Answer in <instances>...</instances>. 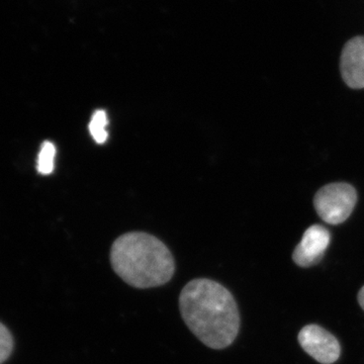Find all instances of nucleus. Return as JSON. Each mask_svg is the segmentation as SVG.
<instances>
[{"label": "nucleus", "mask_w": 364, "mask_h": 364, "mask_svg": "<svg viewBox=\"0 0 364 364\" xmlns=\"http://www.w3.org/2000/svg\"><path fill=\"white\" fill-rule=\"evenodd\" d=\"M179 310L191 333L215 350L234 343L240 330L238 306L229 289L208 279L191 280L179 296Z\"/></svg>", "instance_id": "nucleus-1"}, {"label": "nucleus", "mask_w": 364, "mask_h": 364, "mask_svg": "<svg viewBox=\"0 0 364 364\" xmlns=\"http://www.w3.org/2000/svg\"><path fill=\"white\" fill-rule=\"evenodd\" d=\"M109 258L119 279L135 289L164 286L176 273V260L169 248L156 237L144 232L119 236L112 243Z\"/></svg>", "instance_id": "nucleus-2"}, {"label": "nucleus", "mask_w": 364, "mask_h": 364, "mask_svg": "<svg viewBox=\"0 0 364 364\" xmlns=\"http://www.w3.org/2000/svg\"><path fill=\"white\" fill-rule=\"evenodd\" d=\"M356 200L358 195L353 186L345 182H336L323 186L316 193L314 205L323 221L338 225L348 219Z\"/></svg>", "instance_id": "nucleus-3"}, {"label": "nucleus", "mask_w": 364, "mask_h": 364, "mask_svg": "<svg viewBox=\"0 0 364 364\" xmlns=\"http://www.w3.org/2000/svg\"><path fill=\"white\" fill-rule=\"evenodd\" d=\"M301 348L322 364H332L338 360L340 344L331 333L318 325H308L299 334Z\"/></svg>", "instance_id": "nucleus-4"}, {"label": "nucleus", "mask_w": 364, "mask_h": 364, "mask_svg": "<svg viewBox=\"0 0 364 364\" xmlns=\"http://www.w3.org/2000/svg\"><path fill=\"white\" fill-rule=\"evenodd\" d=\"M329 244V231L321 225H313L306 230L301 241L294 249L293 259L299 267H313L322 259Z\"/></svg>", "instance_id": "nucleus-5"}, {"label": "nucleus", "mask_w": 364, "mask_h": 364, "mask_svg": "<svg viewBox=\"0 0 364 364\" xmlns=\"http://www.w3.org/2000/svg\"><path fill=\"white\" fill-rule=\"evenodd\" d=\"M344 82L354 90L364 88V37L352 38L344 45L340 58Z\"/></svg>", "instance_id": "nucleus-6"}, {"label": "nucleus", "mask_w": 364, "mask_h": 364, "mask_svg": "<svg viewBox=\"0 0 364 364\" xmlns=\"http://www.w3.org/2000/svg\"><path fill=\"white\" fill-rule=\"evenodd\" d=\"M55 157L56 147L50 141H46L41 146L39 156H38L37 169L42 176H49L55 168Z\"/></svg>", "instance_id": "nucleus-7"}, {"label": "nucleus", "mask_w": 364, "mask_h": 364, "mask_svg": "<svg viewBox=\"0 0 364 364\" xmlns=\"http://www.w3.org/2000/svg\"><path fill=\"white\" fill-rule=\"evenodd\" d=\"M107 124H109V119H107V112L102 109H98L92 114L90 123V132L93 140L97 144L107 142L109 136L107 131Z\"/></svg>", "instance_id": "nucleus-8"}, {"label": "nucleus", "mask_w": 364, "mask_h": 364, "mask_svg": "<svg viewBox=\"0 0 364 364\" xmlns=\"http://www.w3.org/2000/svg\"><path fill=\"white\" fill-rule=\"evenodd\" d=\"M14 349V338L6 326L0 323V364L6 361Z\"/></svg>", "instance_id": "nucleus-9"}, {"label": "nucleus", "mask_w": 364, "mask_h": 364, "mask_svg": "<svg viewBox=\"0 0 364 364\" xmlns=\"http://www.w3.org/2000/svg\"><path fill=\"white\" fill-rule=\"evenodd\" d=\"M358 303L359 305H360L361 308H363V310L364 311V287H363V289H361L360 291H359Z\"/></svg>", "instance_id": "nucleus-10"}]
</instances>
